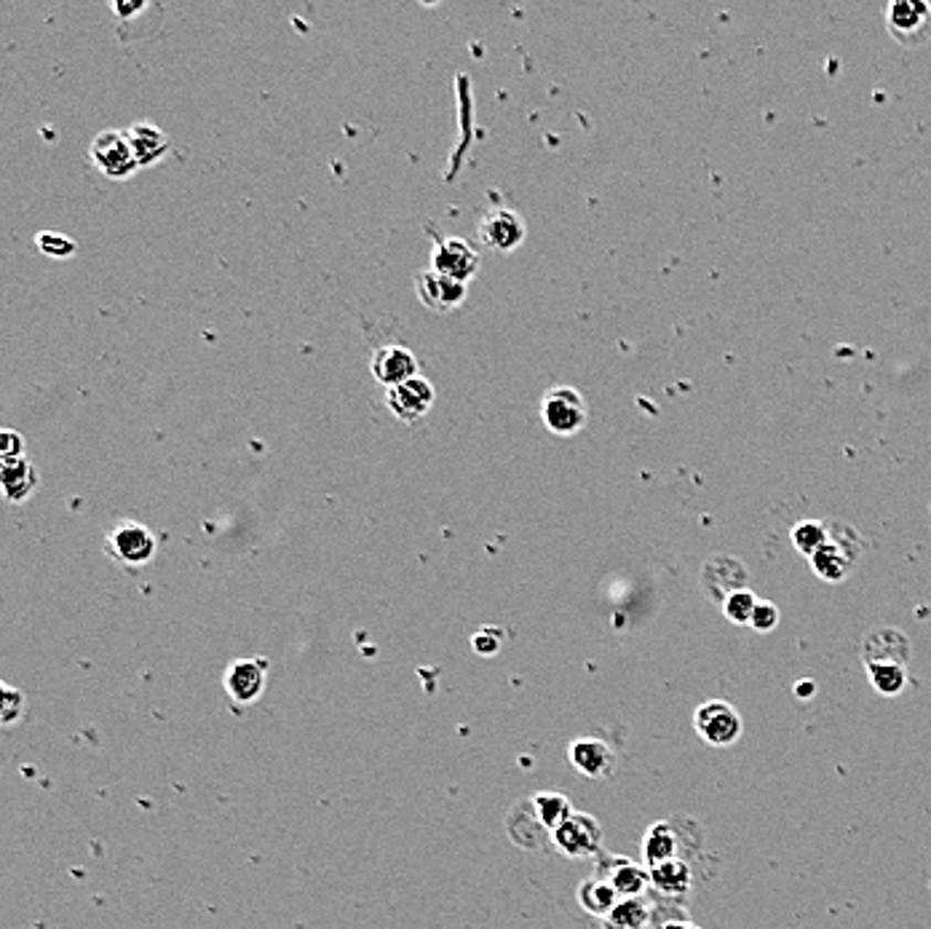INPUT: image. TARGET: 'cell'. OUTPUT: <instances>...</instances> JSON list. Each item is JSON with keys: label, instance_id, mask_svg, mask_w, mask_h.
<instances>
[{"label": "cell", "instance_id": "obj_10", "mask_svg": "<svg viewBox=\"0 0 931 929\" xmlns=\"http://www.w3.org/2000/svg\"><path fill=\"white\" fill-rule=\"evenodd\" d=\"M479 242L496 252H515L528 236L522 214L509 210V207H493L479 220Z\"/></svg>", "mask_w": 931, "mask_h": 929}, {"label": "cell", "instance_id": "obj_5", "mask_svg": "<svg viewBox=\"0 0 931 929\" xmlns=\"http://www.w3.org/2000/svg\"><path fill=\"white\" fill-rule=\"evenodd\" d=\"M105 547L113 555V560H118L121 566H145L156 555V536L142 522L118 520L107 530Z\"/></svg>", "mask_w": 931, "mask_h": 929}, {"label": "cell", "instance_id": "obj_19", "mask_svg": "<svg viewBox=\"0 0 931 929\" xmlns=\"http://www.w3.org/2000/svg\"><path fill=\"white\" fill-rule=\"evenodd\" d=\"M677 831L673 823H654L648 827L643 838V855L648 868H656V865L669 863V859H677Z\"/></svg>", "mask_w": 931, "mask_h": 929}, {"label": "cell", "instance_id": "obj_3", "mask_svg": "<svg viewBox=\"0 0 931 929\" xmlns=\"http://www.w3.org/2000/svg\"><path fill=\"white\" fill-rule=\"evenodd\" d=\"M94 167L110 180H126L139 169L135 148H131L126 129H105L99 131L88 148Z\"/></svg>", "mask_w": 931, "mask_h": 929}, {"label": "cell", "instance_id": "obj_26", "mask_svg": "<svg viewBox=\"0 0 931 929\" xmlns=\"http://www.w3.org/2000/svg\"><path fill=\"white\" fill-rule=\"evenodd\" d=\"M790 539H793V547L797 552L806 555L811 560L827 543L829 526L825 520H801L790 530Z\"/></svg>", "mask_w": 931, "mask_h": 929}, {"label": "cell", "instance_id": "obj_14", "mask_svg": "<svg viewBox=\"0 0 931 929\" xmlns=\"http://www.w3.org/2000/svg\"><path fill=\"white\" fill-rule=\"evenodd\" d=\"M370 370L378 383H383L385 389H394L399 387V383L410 381V378L417 376V359L408 346L385 344L372 353Z\"/></svg>", "mask_w": 931, "mask_h": 929}, {"label": "cell", "instance_id": "obj_11", "mask_svg": "<svg viewBox=\"0 0 931 929\" xmlns=\"http://www.w3.org/2000/svg\"><path fill=\"white\" fill-rule=\"evenodd\" d=\"M434 400L436 394L432 381L423 376L410 378L394 389H385V404L402 423H417L423 415L432 413Z\"/></svg>", "mask_w": 931, "mask_h": 929}, {"label": "cell", "instance_id": "obj_33", "mask_svg": "<svg viewBox=\"0 0 931 929\" xmlns=\"http://www.w3.org/2000/svg\"><path fill=\"white\" fill-rule=\"evenodd\" d=\"M3 705H6L3 707V720H6V724H11V720H14L19 712H22L17 707V705H22V694L14 692L11 686H3Z\"/></svg>", "mask_w": 931, "mask_h": 929}, {"label": "cell", "instance_id": "obj_16", "mask_svg": "<svg viewBox=\"0 0 931 929\" xmlns=\"http://www.w3.org/2000/svg\"><path fill=\"white\" fill-rule=\"evenodd\" d=\"M570 761H573V767L579 769L581 774L594 777V780L607 777L613 772V767H616L613 750L597 737L575 739V742L570 745Z\"/></svg>", "mask_w": 931, "mask_h": 929}, {"label": "cell", "instance_id": "obj_13", "mask_svg": "<svg viewBox=\"0 0 931 929\" xmlns=\"http://www.w3.org/2000/svg\"><path fill=\"white\" fill-rule=\"evenodd\" d=\"M910 654H913V646H910V637L904 632L895 627H878L867 632L863 648H859V656H863L865 665H902L908 667Z\"/></svg>", "mask_w": 931, "mask_h": 929}, {"label": "cell", "instance_id": "obj_18", "mask_svg": "<svg viewBox=\"0 0 931 929\" xmlns=\"http://www.w3.org/2000/svg\"><path fill=\"white\" fill-rule=\"evenodd\" d=\"M126 135H129L131 148H135L139 167H154L156 161H161V158L169 154L167 135H163L156 124L137 122L126 129Z\"/></svg>", "mask_w": 931, "mask_h": 929}, {"label": "cell", "instance_id": "obj_24", "mask_svg": "<svg viewBox=\"0 0 931 929\" xmlns=\"http://www.w3.org/2000/svg\"><path fill=\"white\" fill-rule=\"evenodd\" d=\"M650 911L639 897H626L618 900V906L605 916V929H643L648 925Z\"/></svg>", "mask_w": 931, "mask_h": 929}, {"label": "cell", "instance_id": "obj_30", "mask_svg": "<svg viewBox=\"0 0 931 929\" xmlns=\"http://www.w3.org/2000/svg\"><path fill=\"white\" fill-rule=\"evenodd\" d=\"M776 624H779V609H776V605L774 603H763V600H760L758 609H755V614H752L750 627L755 630V632H771V630H776Z\"/></svg>", "mask_w": 931, "mask_h": 929}, {"label": "cell", "instance_id": "obj_28", "mask_svg": "<svg viewBox=\"0 0 931 929\" xmlns=\"http://www.w3.org/2000/svg\"><path fill=\"white\" fill-rule=\"evenodd\" d=\"M758 603H760L758 595L750 590V587H747V590H739V592H733L731 598H726L720 609H723V616L731 624H750Z\"/></svg>", "mask_w": 931, "mask_h": 929}, {"label": "cell", "instance_id": "obj_7", "mask_svg": "<svg viewBox=\"0 0 931 929\" xmlns=\"http://www.w3.org/2000/svg\"><path fill=\"white\" fill-rule=\"evenodd\" d=\"M479 252L474 250L466 239L458 236H436L432 252V268L449 279L468 284L479 274Z\"/></svg>", "mask_w": 931, "mask_h": 929}, {"label": "cell", "instance_id": "obj_1", "mask_svg": "<svg viewBox=\"0 0 931 929\" xmlns=\"http://www.w3.org/2000/svg\"><path fill=\"white\" fill-rule=\"evenodd\" d=\"M829 526V539L819 552L811 558V571L816 573L822 581H829V584H838L848 577L854 566H857L859 555H863V536L857 534L846 522H827Z\"/></svg>", "mask_w": 931, "mask_h": 929}, {"label": "cell", "instance_id": "obj_25", "mask_svg": "<svg viewBox=\"0 0 931 929\" xmlns=\"http://www.w3.org/2000/svg\"><path fill=\"white\" fill-rule=\"evenodd\" d=\"M530 804H533L538 820H541L543 827H547L549 833H554L557 827H560L570 817V814H573V809H570V801L560 793H536L533 799H530Z\"/></svg>", "mask_w": 931, "mask_h": 929}, {"label": "cell", "instance_id": "obj_8", "mask_svg": "<svg viewBox=\"0 0 931 929\" xmlns=\"http://www.w3.org/2000/svg\"><path fill=\"white\" fill-rule=\"evenodd\" d=\"M747 581H750V568L731 555H715L701 568V592L720 605L733 592L747 590Z\"/></svg>", "mask_w": 931, "mask_h": 929}, {"label": "cell", "instance_id": "obj_29", "mask_svg": "<svg viewBox=\"0 0 931 929\" xmlns=\"http://www.w3.org/2000/svg\"><path fill=\"white\" fill-rule=\"evenodd\" d=\"M35 244H38V250L46 252V255L54 257V261H67V257H73L75 250H78V244H75L73 239L56 231H41L35 236Z\"/></svg>", "mask_w": 931, "mask_h": 929}, {"label": "cell", "instance_id": "obj_9", "mask_svg": "<svg viewBox=\"0 0 931 929\" xmlns=\"http://www.w3.org/2000/svg\"><path fill=\"white\" fill-rule=\"evenodd\" d=\"M552 842L562 855L568 857H592L603 844V831L592 814L573 812L570 817L552 833Z\"/></svg>", "mask_w": 931, "mask_h": 929}, {"label": "cell", "instance_id": "obj_4", "mask_svg": "<svg viewBox=\"0 0 931 929\" xmlns=\"http://www.w3.org/2000/svg\"><path fill=\"white\" fill-rule=\"evenodd\" d=\"M886 30L902 46H923L931 38V6L923 0H895L886 9Z\"/></svg>", "mask_w": 931, "mask_h": 929}, {"label": "cell", "instance_id": "obj_6", "mask_svg": "<svg viewBox=\"0 0 931 929\" xmlns=\"http://www.w3.org/2000/svg\"><path fill=\"white\" fill-rule=\"evenodd\" d=\"M694 726L696 735L705 739L707 745H712V748H728V745L737 742L744 731L742 716H739L728 701L720 699L705 701V705L696 707Z\"/></svg>", "mask_w": 931, "mask_h": 929}, {"label": "cell", "instance_id": "obj_21", "mask_svg": "<svg viewBox=\"0 0 931 929\" xmlns=\"http://www.w3.org/2000/svg\"><path fill=\"white\" fill-rule=\"evenodd\" d=\"M0 477H3V490L9 502H28L38 485V472L28 458L6 461Z\"/></svg>", "mask_w": 931, "mask_h": 929}, {"label": "cell", "instance_id": "obj_34", "mask_svg": "<svg viewBox=\"0 0 931 929\" xmlns=\"http://www.w3.org/2000/svg\"><path fill=\"white\" fill-rule=\"evenodd\" d=\"M145 9H148V6H145V3H126V6L124 3H116V6H113V11H116V14L121 17V19L135 17V14H139V11H145Z\"/></svg>", "mask_w": 931, "mask_h": 929}, {"label": "cell", "instance_id": "obj_2", "mask_svg": "<svg viewBox=\"0 0 931 929\" xmlns=\"http://www.w3.org/2000/svg\"><path fill=\"white\" fill-rule=\"evenodd\" d=\"M589 408L584 394L573 387H552L541 397V421L557 437H573L586 426Z\"/></svg>", "mask_w": 931, "mask_h": 929}, {"label": "cell", "instance_id": "obj_35", "mask_svg": "<svg viewBox=\"0 0 931 929\" xmlns=\"http://www.w3.org/2000/svg\"><path fill=\"white\" fill-rule=\"evenodd\" d=\"M795 694H797V697H801V699L814 697V694H816V684H814V680H801V684L795 686Z\"/></svg>", "mask_w": 931, "mask_h": 929}, {"label": "cell", "instance_id": "obj_31", "mask_svg": "<svg viewBox=\"0 0 931 929\" xmlns=\"http://www.w3.org/2000/svg\"><path fill=\"white\" fill-rule=\"evenodd\" d=\"M0 456H3V464H6V461L24 458V437H22V434L6 429V432L0 434Z\"/></svg>", "mask_w": 931, "mask_h": 929}, {"label": "cell", "instance_id": "obj_23", "mask_svg": "<svg viewBox=\"0 0 931 929\" xmlns=\"http://www.w3.org/2000/svg\"><path fill=\"white\" fill-rule=\"evenodd\" d=\"M650 870V887L664 895L680 897L690 889V868L683 859H669V863L656 865Z\"/></svg>", "mask_w": 931, "mask_h": 929}, {"label": "cell", "instance_id": "obj_32", "mask_svg": "<svg viewBox=\"0 0 931 929\" xmlns=\"http://www.w3.org/2000/svg\"><path fill=\"white\" fill-rule=\"evenodd\" d=\"M498 635H500V632L493 630V627L477 632V635L472 637L474 648H477L479 654H496V651L500 648V637Z\"/></svg>", "mask_w": 931, "mask_h": 929}, {"label": "cell", "instance_id": "obj_12", "mask_svg": "<svg viewBox=\"0 0 931 929\" xmlns=\"http://www.w3.org/2000/svg\"><path fill=\"white\" fill-rule=\"evenodd\" d=\"M415 295L429 312L449 314L466 300V284L449 279L434 268H423L415 276Z\"/></svg>", "mask_w": 931, "mask_h": 929}, {"label": "cell", "instance_id": "obj_20", "mask_svg": "<svg viewBox=\"0 0 931 929\" xmlns=\"http://www.w3.org/2000/svg\"><path fill=\"white\" fill-rule=\"evenodd\" d=\"M618 893L611 887V882H605L603 876L586 878L579 887V902L586 914L597 916V919H605L613 908L618 906Z\"/></svg>", "mask_w": 931, "mask_h": 929}, {"label": "cell", "instance_id": "obj_27", "mask_svg": "<svg viewBox=\"0 0 931 929\" xmlns=\"http://www.w3.org/2000/svg\"><path fill=\"white\" fill-rule=\"evenodd\" d=\"M872 688L884 697H899L908 686V667L902 665H865Z\"/></svg>", "mask_w": 931, "mask_h": 929}, {"label": "cell", "instance_id": "obj_15", "mask_svg": "<svg viewBox=\"0 0 931 929\" xmlns=\"http://www.w3.org/2000/svg\"><path fill=\"white\" fill-rule=\"evenodd\" d=\"M265 662L263 659H239L228 667L225 692L233 701H255L265 686Z\"/></svg>", "mask_w": 931, "mask_h": 929}, {"label": "cell", "instance_id": "obj_22", "mask_svg": "<svg viewBox=\"0 0 931 929\" xmlns=\"http://www.w3.org/2000/svg\"><path fill=\"white\" fill-rule=\"evenodd\" d=\"M506 825H509L511 838H515L519 846H528V849H533V846H541V838L549 833L547 827H543L541 820H538V814H536L533 804H530V799L522 801V804H519L515 812L509 814V823H506Z\"/></svg>", "mask_w": 931, "mask_h": 929}, {"label": "cell", "instance_id": "obj_17", "mask_svg": "<svg viewBox=\"0 0 931 929\" xmlns=\"http://www.w3.org/2000/svg\"><path fill=\"white\" fill-rule=\"evenodd\" d=\"M605 882H611V887L616 889L618 897H639L645 889L650 887V870H645L643 865L632 863L626 857H613L611 863H605Z\"/></svg>", "mask_w": 931, "mask_h": 929}]
</instances>
